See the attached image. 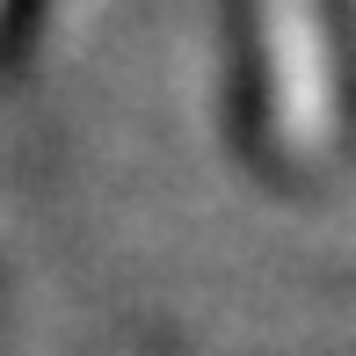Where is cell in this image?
<instances>
[{
  "label": "cell",
  "instance_id": "cell-1",
  "mask_svg": "<svg viewBox=\"0 0 356 356\" xmlns=\"http://www.w3.org/2000/svg\"><path fill=\"white\" fill-rule=\"evenodd\" d=\"M262 22V73H269V131L291 160L334 145L342 124V80H334L327 0H254Z\"/></svg>",
  "mask_w": 356,
  "mask_h": 356
}]
</instances>
